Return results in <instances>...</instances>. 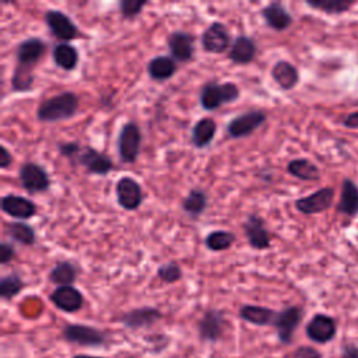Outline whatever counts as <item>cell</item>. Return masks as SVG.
Segmentation results:
<instances>
[{
	"label": "cell",
	"instance_id": "1",
	"mask_svg": "<svg viewBox=\"0 0 358 358\" xmlns=\"http://www.w3.org/2000/svg\"><path fill=\"white\" fill-rule=\"evenodd\" d=\"M80 106V98L76 92L63 91L43 99L36 108V119L43 123H55L71 119Z\"/></svg>",
	"mask_w": 358,
	"mask_h": 358
},
{
	"label": "cell",
	"instance_id": "2",
	"mask_svg": "<svg viewBox=\"0 0 358 358\" xmlns=\"http://www.w3.org/2000/svg\"><path fill=\"white\" fill-rule=\"evenodd\" d=\"M239 95L241 90L235 83H218L215 80H211L201 85L199 101L204 110H215L222 105L235 102Z\"/></svg>",
	"mask_w": 358,
	"mask_h": 358
},
{
	"label": "cell",
	"instance_id": "3",
	"mask_svg": "<svg viewBox=\"0 0 358 358\" xmlns=\"http://www.w3.org/2000/svg\"><path fill=\"white\" fill-rule=\"evenodd\" d=\"M143 134L136 122L124 123L117 136V154L122 162L133 164L137 161L141 148Z\"/></svg>",
	"mask_w": 358,
	"mask_h": 358
},
{
	"label": "cell",
	"instance_id": "4",
	"mask_svg": "<svg viewBox=\"0 0 358 358\" xmlns=\"http://www.w3.org/2000/svg\"><path fill=\"white\" fill-rule=\"evenodd\" d=\"M267 120V113L262 109H250L235 117L227 124V133L231 138H243L250 136Z\"/></svg>",
	"mask_w": 358,
	"mask_h": 358
},
{
	"label": "cell",
	"instance_id": "5",
	"mask_svg": "<svg viewBox=\"0 0 358 358\" xmlns=\"http://www.w3.org/2000/svg\"><path fill=\"white\" fill-rule=\"evenodd\" d=\"M18 179L22 189L29 194L43 193L50 187V178L48 171L36 162H24L20 166Z\"/></svg>",
	"mask_w": 358,
	"mask_h": 358
},
{
	"label": "cell",
	"instance_id": "6",
	"mask_svg": "<svg viewBox=\"0 0 358 358\" xmlns=\"http://www.w3.org/2000/svg\"><path fill=\"white\" fill-rule=\"evenodd\" d=\"M43 20L50 34L62 42H69L83 36L80 28L73 22V20L60 10H48Z\"/></svg>",
	"mask_w": 358,
	"mask_h": 358
},
{
	"label": "cell",
	"instance_id": "7",
	"mask_svg": "<svg viewBox=\"0 0 358 358\" xmlns=\"http://www.w3.org/2000/svg\"><path fill=\"white\" fill-rule=\"evenodd\" d=\"M63 338L71 344L84 347H101L108 343V333L85 326V324H67L63 329Z\"/></svg>",
	"mask_w": 358,
	"mask_h": 358
},
{
	"label": "cell",
	"instance_id": "8",
	"mask_svg": "<svg viewBox=\"0 0 358 358\" xmlns=\"http://www.w3.org/2000/svg\"><path fill=\"white\" fill-rule=\"evenodd\" d=\"M48 49V43L38 38H27L22 42L18 43L17 50H15V57H17V69L32 71L34 66L42 59Z\"/></svg>",
	"mask_w": 358,
	"mask_h": 358
},
{
	"label": "cell",
	"instance_id": "9",
	"mask_svg": "<svg viewBox=\"0 0 358 358\" xmlns=\"http://www.w3.org/2000/svg\"><path fill=\"white\" fill-rule=\"evenodd\" d=\"M200 43L204 52L214 53V55L224 53L232 45L228 28L220 21L211 22L203 31L200 36Z\"/></svg>",
	"mask_w": 358,
	"mask_h": 358
},
{
	"label": "cell",
	"instance_id": "10",
	"mask_svg": "<svg viewBox=\"0 0 358 358\" xmlns=\"http://www.w3.org/2000/svg\"><path fill=\"white\" fill-rule=\"evenodd\" d=\"M115 193L119 206L126 211L137 210L144 200V193L140 183L131 176H122L116 182Z\"/></svg>",
	"mask_w": 358,
	"mask_h": 358
},
{
	"label": "cell",
	"instance_id": "11",
	"mask_svg": "<svg viewBox=\"0 0 358 358\" xmlns=\"http://www.w3.org/2000/svg\"><path fill=\"white\" fill-rule=\"evenodd\" d=\"M242 228H243L246 241L252 249L266 250L270 248L271 236L268 229L266 228L264 220L259 214L256 213L248 214L245 222L242 224Z\"/></svg>",
	"mask_w": 358,
	"mask_h": 358
},
{
	"label": "cell",
	"instance_id": "12",
	"mask_svg": "<svg viewBox=\"0 0 358 358\" xmlns=\"http://www.w3.org/2000/svg\"><path fill=\"white\" fill-rule=\"evenodd\" d=\"M334 200V189L330 186L320 187L315 193L295 200V208L306 215H313L329 210Z\"/></svg>",
	"mask_w": 358,
	"mask_h": 358
},
{
	"label": "cell",
	"instance_id": "13",
	"mask_svg": "<svg viewBox=\"0 0 358 358\" xmlns=\"http://www.w3.org/2000/svg\"><path fill=\"white\" fill-rule=\"evenodd\" d=\"M303 312L299 306H287L282 310L277 312L274 326L277 329L278 340L282 344H289L296 327L302 320Z\"/></svg>",
	"mask_w": 358,
	"mask_h": 358
},
{
	"label": "cell",
	"instance_id": "14",
	"mask_svg": "<svg viewBox=\"0 0 358 358\" xmlns=\"http://www.w3.org/2000/svg\"><path fill=\"white\" fill-rule=\"evenodd\" d=\"M169 56L180 63L190 62L194 56V36L186 31H173L166 38Z\"/></svg>",
	"mask_w": 358,
	"mask_h": 358
},
{
	"label": "cell",
	"instance_id": "15",
	"mask_svg": "<svg viewBox=\"0 0 358 358\" xmlns=\"http://www.w3.org/2000/svg\"><path fill=\"white\" fill-rule=\"evenodd\" d=\"M76 161L92 175H108L113 169V161L103 152L87 145L83 147Z\"/></svg>",
	"mask_w": 358,
	"mask_h": 358
},
{
	"label": "cell",
	"instance_id": "16",
	"mask_svg": "<svg viewBox=\"0 0 358 358\" xmlns=\"http://www.w3.org/2000/svg\"><path fill=\"white\" fill-rule=\"evenodd\" d=\"M1 211L17 220H28L36 215L38 207L34 201L18 194H6L0 200Z\"/></svg>",
	"mask_w": 358,
	"mask_h": 358
},
{
	"label": "cell",
	"instance_id": "17",
	"mask_svg": "<svg viewBox=\"0 0 358 358\" xmlns=\"http://www.w3.org/2000/svg\"><path fill=\"white\" fill-rule=\"evenodd\" d=\"M49 299L57 309L67 313L80 310L84 303L83 294L73 285H63L55 288L49 295Z\"/></svg>",
	"mask_w": 358,
	"mask_h": 358
},
{
	"label": "cell",
	"instance_id": "18",
	"mask_svg": "<svg viewBox=\"0 0 358 358\" xmlns=\"http://www.w3.org/2000/svg\"><path fill=\"white\" fill-rule=\"evenodd\" d=\"M225 317L218 309H208L199 320V337L203 341H217L224 333Z\"/></svg>",
	"mask_w": 358,
	"mask_h": 358
},
{
	"label": "cell",
	"instance_id": "19",
	"mask_svg": "<svg viewBox=\"0 0 358 358\" xmlns=\"http://www.w3.org/2000/svg\"><path fill=\"white\" fill-rule=\"evenodd\" d=\"M336 322L333 317L317 313L306 324V336L315 343H327L336 336Z\"/></svg>",
	"mask_w": 358,
	"mask_h": 358
},
{
	"label": "cell",
	"instance_id": "20",
	"mask_svg": "<svg viewBox=\"0 0 358 358\" xmlns=\"http://www.w3.org/2000/svg\"><path fill=\"white\" fill-rule=\"evenodd\" d=\"M162 317V313L159 309L152 306H141L131 309L122 315L120 322L131 330H137L141 327H148L158 322Z\"/></svg>",
	"mask_w": 358,
	"mask_h": 358
},
{
	"label": "cell",
	"instance_id": "21",
	"mask_svg": "<svg viewBox=\"0 0 358 358\" xmlns=\"http://www.w3.org/2000/svg\"><path fill=\"white\" fill-rule=\"evenodd\" d=\"M257 46L253 38L248 35H238L228 50V59L235 64H249L255 60Z\"/></svg>",
	"mask_w": 358,
	"mask_h": 358
},
{
	"label": "cell",
	"instance_id": "22",
	"mask_svg": "<svg viewBox=\"0 0 358 358\" xmlns=\"http://www.w3.org/2000/svg\"><path fill=\"white\" fill-rule=\"evenodd\" d=\"M262 17L267 27L274 31H285L291 27L294 18L280 1H271L262 8Z\"/></svg>",
	"mask_w": 358,
	"mask_h": 358
},
{
	"label": "cell",
	"instance_id": "23",
	"mask_svg": "<svg viewBox=\"0 0 358 358\" xmlns=\"http://www.w3.org/2000/svg\"><path fill=\"white\" fill-rule=\"evenodd\" d=\"M271 78L274 83L282 90V91H289L294 90L298 83H299V71L298 69L287 62V60H278L273 64L270 70Z\"/></svg>",
	"mask_w": 358,
	"mask_h": 358
},
{
	"label": "cell",
	"instance_id": "24",
	"mask_svg": "<svg viewBox=\"0 0 358 358\" xmlns=\"http://www.w3.org/2000/svg\"><path fill=\"white\" fill-rule=\"evenodd\" d=\"M178 71V62L168 55H158L147 63V73L154 81H166Z\"/></svg>",
	"mask_w": 358,
	"mask_h": 358
},
{
	"label": "cell",
	"instance_id": "25",
	"mask_svg": "<svg viewBox=\"0 0 358 358\" xmlns=\"http://www.w3.org/2000/svg\"><path fill=\"white\" fill-rule=\"evenodd\" d=\"M337 213L348 217L358 215V186L348 178L341 182V194L337 204Z\"/></svg>",
	"mask_w": 358,
	"mask_h": 358
},
{
	"label": "cell",
	"instance_id": "26",
	"mask_svg": "<svg viewBox=\"0 0 358 358\" xmlns=\"http://www.w3.org/2000/svg\"><path fill=\"white\" fill-rule=\"evenodd\" d=\"M217 133V122L211 117L199 119L192 127V144L196 148H206L215 137Z\"/></svg>",
	"mask_w": 358,
	"mask_h": 358
},
{
	"label": "cell",
	"instance_id": "27",
	"mask_svg": "<svg viewBox=\"0 0 358 358\" xmlns=\"http://www.w3.org/2000/svg\"><path fill=\"white\" fill-rule=\"evenodd\" d=\"M52 59L59 69L64 71H71L78 64L80 56H78V50L71 43L59 42L57 45L53 46Z\"/></svg>",
	"mask_w": 358,
	"mask_h": 358
},
{
	"label": "cell",
	"instance_id": "28",
	"mask_svg": "<svg viewBox=\"0 0 358 358\" xmlns=\"http://www.w3.org/2000/svg\"><path fill=\"white\" fill-rule=\"evenodd\" d=\"M239 316L242 320L248 323H252L256 326H267V324H274L277 312L266 306L243 305L239 309Z\"/></svg>",
	"mask_w": 358,
	"mask_h": 358
},
{
	"label": "cell",
	"instance_id": "29",
	"mask_svg": "<svg viewBox=\"0 0 358 358\" xmlns=\"http://www.w3.org/2000/svg\"><path fill=\"white\" fill-rule=\"evenodd\" d=\"M208 204L207 193L200 187H193L189 190L186 197L182 200V210L192 218H199L203 215Z\"/></svg>",
	"mask_w": 358,
	"mask_h": 358
},
{
	"label": "cell",
	"instance_id": "30",
	"mask_svg": "<svg viewBox=\"0 0 358 358\" xmlns=\"http://www.w3.org/2000/svg\"><path fill=\"white\" fill-rule=\"evenodd\" d=\"M287 172L299 179V180H306V182H315L319 180L320 172L319 168L309 159L306 158H295L291 159L287 164Z\"/></svg>",
	"mask_w": 358,
	"mask_h": 358
},
{
	"label": "cell",
	"instance_id": "31",
	"mask_svg": "<svg viewBox=\"0 0 358 358\" xmlns=\"http://www.w3.org/2000/svg\"><path fill=\"white\" fill-rule=\"evenodd\" d=\"M77 274L78 270L71 262L62 260L57 262L49 271V281L56 284L57 287L73 285V282L77 280Z\"/></svg>",
	"mask_w": 358,
	"mask_h": 358
},
{
	"label": "cell",
	"instance_id": "32",
	"mask_svg": "<svg viewBox=\"0 0 358 358\" xmlns=\"http://www.w3.org/2000/svg\"><path fill=\"white\" fill-rule=\"evenodd\" d=\"M6 234L11 241L24 246H32L36 242L35 229L24 221H13L6 224Z\"/></svg>",
	"mask_w": 358,
	"mask_h": 358
},
{
	"label": "cell",
	"instance_id": "33",
	"mask_svg": "<svg viewBox=\"0 0 358 358\" xmlns=\"http://www.w3.org/2000/svg\"><path fill=\"white\" fill-rule=\"evenodd\" d=\"M235 241H236V236L231 231L215 229L206 235L204 245L211 252H222V250H228Z\"/></svg>",
	"mask_w": 358,
	"mask_h": 358
},
{
	"label": "cell",
	"instance_id": "34",
	"mask_svg": "<svg viewBox=\"0 0 358 358\" xmlns=\"http://www.w3.org/2000/svg\"><path fill=\"white\" fill-rule=\"evenodd\" d=\"M305 3L310 8L323 11L326 14L345 13L355 4L354 0H306Z\"/></svg>",
	"mask_w": 358,
	"mask_h": 358
},
{
	"label": "cell",
	"instance_id": "35",
	"mask_svg": "<svg viewBox=\"0 0 358 358\" xmlns=\"http://www.w3.org/2000/svg\"><path fill=\"white\" fill-rule=\"evenodd\" d=\"M24 288V281L18 273H10L0 278V296L4 301H10L17 296Z\"/></svg>",
	"mask_w": 358,
	"mask_h": 358
},
{
	"label": "cell",
	"instance_id": "36",
	"mask_svg": "<svg viewBox=\"0 0 358 358\" xmlns=\"http://www.w3.org/2000/svg\"><path fill=\"white\" fill-rule=\"evenodd\" d=\"M183 273H182V267L176 263V262H168L164 263L158 267L157 270V277L166 282V284H173L178 282L182 278Z\"/></svg>",
	"mask_w": 358,
	"mask_h": 358
},
{
	"label": "cell",
	"instance_id": "37",
	"mask_svg": "<svg viewBox=\"0 0 358 358\" xmlns=\"http://www.w3.org/2000/svg\"><path fill=\"white\" fill-rule=\"evenodd\" d=\"M144 6H147V1L144 0H120L119 11L124 20H133L141 13Z\"/></svg>",
	"mask_w": 358,
	"mask_h": 358
},
{
	"label": "cell",
	"instance_id": "38",
	"mask_svg": "<svg viewBox=\"0 0 358 358\" xmlns=\"http://www.w3.org/2000/svg\"><path fill=\"white\" fill-rule=\"evenodd\" d=\"M83 150L81 144L77 141H62L57 144V151L66 157L67 159H76L80 154V151Z\"/></svg>",
	"mask_w": 358,
	"mask_h": 358
},
{
	"label": "cell",
	"instance_id": "39",
	"mask_svg": "<svg viewBox=\"0 0 358 358\" xmlns=\"http://www.w3.org/2000/svg\"><path fill=\"white\" fill-rule=\"evenodd\" d=\"M15 257V248L11 242L0 243V264H7Z\"/></svg>",
	"mask_w": 358,
	"mask_h": 358
},
{
	"label": "cell",
	"instance_id": "40",
	"mask_svg": "<svg viewBox=\"0 0 358 358\" xmlns=\"http://www.w3.org/2000/svg\"><path fill=\"white\" fill-rule=\"evenodd\" d=\"M292 358H322L320 352L317 350H315L313 347H308V345H302L298 347L292 355Z\"/></svg>",
	"mask_w": 358,
	"mask_h": 358
},
{
	"label": "cell",
	"instance_id": "41",
	"mask_svg": "<svg viewBox=\"0 0 358 358\" xmlns=\"http://www.w3.org/2000/svg\"><path fill=\"white\" fill-rule=\"evenodd\" d=\"M13 162L11 152L7 150L6 145H0V168L7 169Z\"/></svg>",
	"mask_w": 358,
	"mask_h": 358
},
{
	"label": "cell",
	"instance_id": "42",
	"mask_svg": "<svg viewBox=\"0 0 358 358\" xmlns=\"http://www.w3.org/2000/svg\"><path fill=\"white\" fill-rule=\"evenodd\" d=\"M343 124L348 129H358V110L347 115L343 120Z\"/></svg>",
	"mask_w": 358,
	"mask_h": 358
},
{
	"label": "cell",
	"instance_id": "43",
	"mask_svg": "<svg viewBox=\"0 0 358 358\" xmlns=\"http://www.w3.org/2000/svg\"><path fill=\"white\" fill-rule=\"evenodd\" d=\"M344 358H358V347L355 345L344 347Z\"/></svg>",
	"mask_w": 358,
	"mask_h": 358
},
{
	"label": "cell",
	"instance_id": "44",
	"mask_svg": "<svg viewBox=\"0 0 358 358\" xmlns=\"http://www.w3.org/2000/svg\"><path fill=\"white\" fill-rule=\"evenodd\" d=\"M73 358H103V357H94V355H76Z\"/></svg>",
	"mask_w": 358,
	"mask_h": 358
}]
</instances>
